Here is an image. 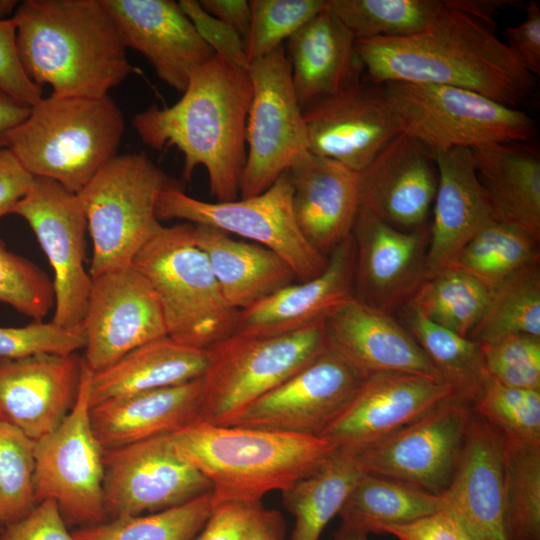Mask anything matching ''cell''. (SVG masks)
<instances>
[{"instance_id":"cell-1","label":"cell","mask_w":540,"mask_h":540,"mask_svg":"<svg viewBox=\"0 0 540 540\" xmlns=\"http://www.w3.org/2000/svg\"><path fill=\"white\" fill-rule=\"evenodd\" d=\"M472 0H454L423 30L404 37L356 40L365 80L383 85L423 83L467 89L518 108L533 76L494 32L470 15Z\"/></svg>"},{"instance_id":"cell-2","label":"cell","mask_w":540,"mask_h":540,"mask_svg":"<svg viewBox=\"0 0 540 540\" xmlns=\"http://www.w3.org/2000/svg\"><path fill=\"white\" fill-rule=\"evenodd\" d=\"M252 98L247 69L214 55L190 76L172 106H150L132 125L154 150L175 146L184 155L183 177L203 166L217 202L238 199L246 162V123Z\"/></svg>"},{"instance_id":"cell-3","label":"cell","mask_w":540,"mask_h":540,"mask_svg":"<svg viewBox=\"0 0 540 540\" xmlns=\"http://www.w3.org/2000/svg\"><path fill=\"white\" fill-rule=\"evenodd\" d=\"M12 18L24 71L53 95L106 96L132 71L103 0H25Z\"/></svg>"},{"instance_id":"cell-4","label":"cell","mask_w":540,"mask_h":540,"mask_svg":"<svg viewBox=\"0 0 540 540\" xmlns=\"http://www.w3.org/2000/svg\"><path fill=\"white\" fill-rule=\"evenodd\" d=\"M179 454L212 484L215 506L260 502L319 468L336 448L326 439L197 421L170 434Z\"/></svg>"},{"instance_id":"cell-5","label":"cell","mask_w":540,"mask_h":540,"mask_svg":"<svg viewBox=\"0 0 540 540\" xmlns=\"http://www.w3.org/2000/svg\"><path fill=\"white\" fill-rule=\"evenodd\" d=\"M124 130V115L109 95L51 94L31 107L7 148L33 177L78 193L117 155Z\"/></svg>"},{"instance_id":"cell-6","label":"cell","mask_w":540,"mask_h":540,"mask_svg":"<svg viewBox=\"0 0 540 540\" xmlns=\"http://www.w3.org/2000/svg\"><path fill=\"white\" fill-rule=\"evenodd\" d=\"M132 265L149 281L169 338L208 349L233 334L239 311L225 300L192 223L161 225Z\"/></svg>"},{"instance_id":"cell-7","label":"cell","mask_w":540,"mask_h":540,"mask_svg":"<svg viewBox=\"0 0 540 540\" xmlns=\"http://www.w3.org/2000/svg\"><path fill=\"white\" fill-rule=\"evenodd\" d=\"M167 179L144 152L117 154L76 193L93 243L91 278L132 265L162 225L156 202Z\"/></svg>"},{"instance_id":"cell-8","label":"cell","mask_w":540,"mask_h":540,"mask_svg":"<svg viewBox=\"0 0 540 540\" xmlns=\"http://www.w3.org/2000/svg\"><path fill=\"white\" fill-rule=\"evenodd\" d=\"M383 87L402 132L431 152L530 143L537 134L535 121L524 111L467 89L407 82Z\"/></svg>"},{"instance_id":"cell-9","label":"cell","mask_w":540,"mask_h":540,"mask_svg":"<svg viewBox=\"0 0 540 540\" xmlns=\"http://www.w3.org/2000/svg\"><path fill=\"white\" fill-rule=\"evenodd\" d=\"M323 323L272 337L230 335L209 347L199 421L229 424L316 359L327 350Z\"/></svg>"},{"instance_id":"cell-10","label":"cell","mask_w":540,"mask_h":540,"mask_svg":"<svg viewBox=\"0 0 540 540\" xmlns=\"http://www.w3.org/2000/svg\"><path fill=\"white\" fill-rule=\"evenodd\" d=\"M156 217L205 225L249 239L280 256L298 282L319 276L328 264V257L316 250L297 226L287 171L262 193L226 202L193 198L167 179L157 198Z\"/></svg>"},{"instance_id":"cell-11","label":"cell","mask_w":540,"mask_h":540,"mask_svg":"<svg viewBox=\"0 0 540 540\" xmlns=\"http://www.w3.org/2000/svg\"><path fill=\"white\" fill-rule=\"evenodd\" d=\"M92 370L83 360L77 400L63 421L35 443L34 489L37 504L56 501L67 526L106 521L104 450L90 421Z\"/></svg>"},{"instance_id":"cell-12","label":"cell","mask_w":540,"mask_h":540,"mask_svg":"<svg viewBox=\"0 0 540 540\" xmlns=\"http://www.w3.org/2000/svg\"><path fill=\"white\" fill-rule=\"evenodd\" d=\"M247 71L252 98L240 198L268 189L299 156L309 151L302 108L293 88L284 45L251 61Z\"/></svg>"},{"instance_id":"cell-13","label":"cell","mask_w":540,"mask_h":540,"mask_svg":"<svg viewBox=\"0 0 540 540\" xmlns=\"http://www.w3.org/2000/svg\"><path fill=\"white\" fill-rule=\"evenodd\" d=\"M12 214L29 224L54 271L52 321L81 328L92 278L84 267L88 227L77 194L52 179L34 177Z\"/></svg>"},{"instance_id":"cell-14","label":"cell","mask_w":540,"mask_h":540,"mask_svg":"<svg viewBox=\"0 0 540 540\" xmlns=\"http://www.w3.org/2000/svg\"><path fill=\"white\" fill-rule=\"evenodd\" d=\"M103 464L106 520L163 511L212 491L170 434L104 450Z\"/></svg>"},{"instance_id":"cell-15","label":"cell","mask_w":540,"mask_h":540,"mask_svg":"<svg viewBox=\"0 0 540 540\" xmlns=\"http://www.w3.org/2000/svg\"><path fill=\"white\" fill-rule=\"evenodd\" d=\"M471 405L451 398L382 441L354 454L364 473L441 495L464 443Z\"/></svg>"},{"instance_id":"cell-16","label":"cell","mask_w":540,"mask_h":540,"mask_svg":"<svg viewBox=\"0 0 540 540\" xmlns=\"http://www.w3.org/2000/svg\"><path fill=\"white\" fill-rule=\"evenodd\" d=\"M82 328L83 360L93 372L141 345L167 337L157 297L133 265L92 278Z\"/></svg>"},{"instance_id":"cell-17","label":"cell","mask_w":540,"mask_h":540,"mask_svg":"<svg viewBox=\"0 0 540 540\" xmlns=\"http://www.w3.org/2000/svg\"><path fill=\"white\" fill-rule=\"evenodd\" d=\"M310 153L362 171L398 134L383 85L364 78L302 108Z\"/></svg>"},{"instance_id":"cell-18","label":"cell","mask_w":540,"mask_h":540,"mask_svg":"<svg viewBox=\"0 0 540 540\" xmlns=\"http://www.w3.org/2000/svg\"><path fill=\"white\" fill-rule=\"evenodd\" d=\"M365 379L327 349L227 425L319 437Z\"/></svg>"},{"instance_id":"cell-19","label":"cell","mask_w":540,"mask_h":540,"mask_svg":"<svg viewBox=\"0 0 540 540\" xmlns=\"http://www.w3.org/2000/svg\"><path fill=\"white\" fill-rule=\"evenodd\" d=\"M352 237L354 298L373 309L397 313L428 279L429 225L400 230L359 208Z\"/></svg>"},{"instance_id":"cell-20","label":"cell","mask_w":540,"mask_h":540,"mask_svg":"<svg viewBox=\"0 0 540 540\" xmlns=\"http://www.w3.org/2000/svg\"><path fill=\"white\" fill-rule=\"evenodd\" d=\"M451 398L452 388L441 379L400 372L374 374L319 437L338 450L356 454Z\"/></svg>"},{"instance_id":"cell-21","label":"cell","mask_w":540,"mask_h":540,"mask_svg":"<svg viewBox=\"0 0 540 540\" xmlns=\"http://www.w3.org/2000/svg\"><path fill=\"white\" fill-rule=\"evenodd\" d=\"M438 173L431 151L400 133L359 172V208L394 228L429 225Z\"/></svg>"},{"instance_id":"cell-22","label":"cell","mask_w":540,"mask_h":540,"mask_svg":"<svg viewBox=\"0 0 540 540\" xmlns=\"http://www.w3.org/2000/svg\"><path fill=\"white\" fill-rule=\"evenodd\" d=\"M441 496L473 540H508L504 435L473 409L453 478Z\"/></svg>"},{"instance_id":"cell-23","label":"cell","mask_w":540,"mask_h":540,"mask_svg":"<svg viewBox=\"0 0 540 540\" xmlns=\"http://www.w3.org/2000/svg\"><path fill=\"white\" fill-rule=\"evenodd\" d=\"M82 366L76 353L0 357V421L34 441L52 432L77 400Z\"/></svg>"},{"instance_id":"cell-24","label":"cell","mask_w":540,"mask_h":540,"mask_svg":"<svg viewBox=\"0 0 540 540\" xmlns=\"http://www.w3.org/2000/svg\"><path fill=\"white\" fill-rule=\"evenodd\" d=\"M126 48L141 53L157 77L183 93L191 74L215 53L172 0H103Z\"/></svg>"},{"instance_id":"cell-25","label":"cell","mask_w":540,"mask_h":540,"mask_svg":"<svg viewBox=\"0 0 540 540\" xmlns=\"http://www.w3.org/2000/svg\"><path fill=\"white\" fill-rule=\"evenodd\" d=\"M323 328L327 349L363 378L400 372L441 379L394 314L373 309L353 297L326 318Z\"/></svg>"},{"instance_id":"cell-26","label":"cell","mask_w":540,"mask_h":540,"mask_svg":"<svg viewBox=\"0 0 540 540\" xmlns=\"http://www.w3.org/2000/svg\"><path fill=\"white\" fill-rule=\"evenodd\" d=\"M355 245L352 235L328 256L317 277L289 284L238 312L232 335L272 337L321 324L354 297Z\"/></svg>"},{"instance_id":"cell-27","label":"cell","mask_w":540,"mask_h":540,"mask_svg":"<svg viewBox=\"0 0 540 540\" xmlns=\"http://www.w3.org/2000/svg\"><path fill=\"white\" fill-rule=\"evenodd\" d=\"M287 172L297 226L305 239L328 257L352 235L359 210V172L309 151Z\"/></svg>"},{"instance_id":"cell-28","label":"cell","mask_w":540,"mask_h":540,"mask_svg":"<svg viewBox=\"0 0 540 540\" xmlns=\"http://www.w3.org/2000/svg\"><path fill=\"white\" fill-rule=\"evenodd\" d=\"M431 153L438 183L429 223L428 278L449 268L470 239L495 219L472 150L454 147Z\"/></svg>"},{"instance_id":"cell-29","label":"cell","mask_w":540,"mask_h":540,"mask_svg":"<svg viewBox=\"0 0 540 540\" xmlns=\"http://www.w3.org/2000/svg\"><path fill=\"white\" fill-rule=\"evenodd\" d=\"M285 43L301 108L363 79L356 39L328 5Z\"/></svg>"},{"instance_id":"cell-30","label":"cell","mask_w":540,"mask_h":540,"mask_svg":"<svg viewBox=\"0 0 540 540\" xmlns=\"http://www.w3.org/2000/svg\"><path fill=\"white\" fill-rule=\"evenodd\" d=\"M202 377L100 402L90 409L93 432L103 450L172 434L199 421Z\"/></svg>"},{"instance_id":"cell-31","label":"cell","mask_w":540,"mask_h":540,"mask_svg":"<svg viewBox=\"0 0 540 540\" xmlns=\"http://www.w3.org/2000/svg\"><path fill=\"white\" fill-rule=\"evenodd\" d=\"M494 218L540 240V157L530 143L471 149Z\"/></svg>"},{"instance_id":"cell-32","label":"cell","mask_w":540,"mask_h":540,"mask_svg":"<svg viewBox=\"0 0 540 540\" xmlns=\"http://www.w3.org/2000/svg\"><path fill=\"white\" fill-rule=\"evenodd\" d=\"M193 225L197 245L205 253L225 300L236 310L247 309L297 281L291 267L270 249L236 240L209 226Z\"/></svg>"},{"instance_id":"cell-33","label":"cell","mask_w":540,"mask_h":540,"mask_svg":"<svg viewBox=\"0 0 540 540\" xmlns=\"http://www.w3.org/2000/svg\"><path fill=\"white\" fill-rule=\"evenodd\" d=\"M209 364L208 349L188 347L168 336L151 341L92 372L90 405L201 378Z\"/></svg>"},{"instance_id":"cell-34","label":"cell","mask_w":540,"mask_h":540,"mask_svg":"<svg viewBox=\"0 0 540 540\" xmlns=\"http://www.w3.org/2000/svg\"><path fill=\"white\" fill-rule=\"evenodd\" d=\"M363 473L354 454L336 449L314 472L281 491L295 518L290 540H319Z\"/></svg>"},{"instance_id":"cell-35","label":"cell","mask_w":540,"mask_h":540,"mask_svg":"<svg viewBox=\"0 0 540 540\" xmlns=\"http://www.w3.org/2000/svg\"><path fill=\"white\" fill-rule=\"evenodd\" d=\"M441 495L395 479L363 473L341 507L342 524L366 533L445 509Z\"/></svg>"},{"instance_id":"cell-36","label":"cell","mask_w":540,"mask_h":540,"mask_svg":"<svg viewBox=\"0 0 540 540\" xmlns=\"http://www.w3.org/2000/svg\"><path fill=\"white\" fill-rule=\"evenodd\" d=\"M397 314L454 398L472 406L489 380L480 344L432 323L409 304Z\"/></svg>"},{"instance_id":"cell-37","label":"cell","mask_w":540,"mask_h":540,"mask_svg":"<svg viewBox=\"0 0 540 540\" xmlns=\"http://www.w3.org/2000/svg\"><path fill=\"white\" fill-rule=\"evenodd\" d=\"M539 241L496 219L483 226L450 267L472 276L492 292L507 278L539 264Z\"/></svg>"},{"instance_id":"cell-38","label":"cell","mask_w":540,"mask_h":540,"mask_svg":"<svg viewBox=\"0 0 540 540\" xmlns=\"http://www.w3.org/2000/svg\"><path fill=\"white\" fill-rule=\"evenodd\" d=\"M491 296L492 291L481 282L449 267L428 278L408 304L432 323L470 338Z\"/></svg>"},{"instance_id":"cell-39","label":"cell","mask_w":540,"mask_h":540,"mask_svg":"<svg viewBox=\"0 0 540 540\" xmlns=\"http://www.w3.org/2000/svg\"><path fill=\"white\" fill-rule=\"evenodd\" d=\"M454 0H328L329 9L356 40L415 34Z\"/></svg>"},{"instance_id":"cell-40","label":"cell","mask_w":540,"mask_h":540,"mask_svg":"<svg viewBox=\"0 0 540 540\" xmlns=\"http://www.w3.org/2000/svg\"><path fill=\"white\" fill-rule=\"evenodd\" d=\"M214 508L209 492L177 507L148 515L108 519L78 527L71 534L75 540H190Z\"/></svg>"},{"instance_id":"cell-41","label":"cell","mask_w":540,"mask_h":540,"mask_svg":"<svg viewBox=\"0 0 540 540\" xmlns=\"http://www.w3.org/2000/svg\"><path fill=\"white\" fill-rule=\"evenodd\" d=\"M514 334L540 336V266L526 267L502 282L470 339L490 343Z\"/></svg>"},{"instance_id":"cell-42","label":"cell","mask_w":540,"mask_h":540,"mask_svg":"<svg viewBox=\"0 0 540 540\" xmlns=\"http://www.w3.org/2000/svg\"><path fill=\"white\" fill-rule=\"evenodd\" d=\"M505 439L508 540H540V443Z\"/></svg>"},{"instance_id":"cell-43","label":"cell","mask_w":540,"mask_h":540,"mask_svg":"<svg viewBox=\"0 0 540 540\" xmlns=\"http://www.w3.org/2000/svg\"><path fill=\"white\" fill-rule=\"evenodd\" d=\"M35 443L0 421V524L27 516L37 505L34 489Z\"/></svg>"},{"instance_id":"cell-44","label":"cell","mask_w":540,"mask_h":540,"mask_svg":"<svg viewBox=\"0 0 540 540\" xmlns=\"http://www.w3.org/2000/svg\"><path fill=\"white\" fill-rule=\"evenodd\" d=\"M251 23L245 41L248 62L268 55L323 11L328 0H250Z\"/></svg>"},{"instance_id":"cell-45","label":"cell","mask_w":540,"mask_h":540,"mask_svg":"<svg viewBox=\"0 0 540 540\" xmlns=\"http://www.w3.org/2000/svg\"><path fill=\"white\" fill-rule=\"evenodd\" d=\"M471 407L504 436L540 443V390L510 387L489 379Z\"/></svg>"},{"instance_id":"cell-46","label":"cell","mask_w":540,"mask_h":540,"mask_svg":"<svg viewBox=\"0 0 540 540\" xmlns=\"http://www.w3.org/2000/svg\"><path fill=\"white\" fill-rule=\"evenodd\" d=\"M0 303L34 321H43L55 305L53 281L30 260L0 240Z\"/></svg>"},{"instance_id":"cell-47","label":"cell","mask_w":540,"mask_h":540,"mask_svg":"<svg viewBox=\"0 0 540 540\" xmlns=\"http://www.w3.org/2000/svg\"><path fill=\"white\" fill-rule=\"evenodd\" d=\"M480 346L489 379L540 390V336L514 334Z\"/></svg>"},{"instance_id":"cell-48","label":"cell","mask_w":540,"mask_h":540,"mask_svg":"<svg viewBox=\"0 0 540 540\" xmlns=\"http://www.w3.org/2000/svg\"><path fill=\"white\" fill-rule=\"evenodd\" d=\"M83 328L68 329L52 320L23 327H0V357L20 359L39 354H73L85 347Z\"/></svg>"},{"instance_id":"cell-49","label":"cell","mask_w":540,"mask_h":540,"mask_svg":"<svg viewBox=\"0 0 540 540\" xmlns=\"http://www.w3.org/2000/svg\"><path fill=\"white\" fill-rule=\"evenodd\" d=\"M178 3L216 55L240 68H248L245 41L232 27L207 13L196 0H180Z\"/></svg>"},{"instance_id":"cell-50","label":"cell","mask_w":540,"mask_h":540,"mask_svg":"<svg viewBox=\"0 0 540 540\" xmlns=\"http://www.w3.org/2000/svg\"><path fill=\"white\" fill-rule=\"evenodd\" d=\"M0 91L31 107L42 98V87L28 77L20 62L12 17L0 21Z\"/></svg>"},{"instance_id":"cell-51","label":"cell","mask_w":540,"mask_h":540,"mask_svg":"<svg viewBox=\"0 0 540 540\" xmlns=\"http://www.w3.org/2000/svg\"><path fill=\"white\" fill-rule=\"evenodd\" d=\"M0 540H75L56 501L45 499L19 521L3 527Z\"/></svg>"},{"instance_id":"cell-52","label":"cell","mask_w":540,"mask_h":540,"mask_svg":"<svg viewBox=\"0 0 540 540\" xmlns=\"http://www.w3.org/2000/svg\"><path fill=\"white\" fill-rule=\"evenodd\" d=\"M523 21L505 29V44L532 75H540V7L536 1L525 4Z\"/></svg>"},{"instance_id":"cell-53","label":"cell","mask_w":540,"mask_h":540,"mask_svg":"<svg viewBox=\"0 0 540 540\" xmlns=\"http://www.w3.org/2000/svg\"><path fill=\"white\" fill-rule=\"evenodd\" d=\"M260 502H225L215 506L201 530L190 540H243Z\"/></svg>"},{"instance_id":"cell-54","label":"cell","mask_w":540,"mask_h":540,"mask_svg":"<svg viewBox=\"0 0 540 540\" xmlns=\"http://www.w3.org/2000/svg\"><path fill=\"white\" fill-rule=\"evenodd\" d=\"M378 533L393 535L398 540H459V522L445 508L407 523L382 526Z\"/></svg>"},{"instance_id":"cell-55","label":"cell","mask_w":540,"mask_h":540,"mask_svg":"<svg viewBox=\"0 0 540 540\" xmlns=\"http://www.w3.org/2000/svg\"><path fill=\"white\" fill-rule=\"evenodd\" d=\"M33 178L7 147L0 149V219L12 213L28 192Z\"/></svg>"},{"instance_id":"cell-56","label":"cell","mask_w":540,"mask_h":540,"mask_svg":"<svg viewBox=\"0 0 540 540\" xmlns=\"http://www.w3.org/2000/svg\"><path fill=\"white\" fill-rule=\"evenodd\" d=\"M210 15L232 27L246 41L251 23V5L246 0H199Z\"/></svg>"},{"instance_id":"cell-57","label":"cell","mask_w":540,"mask_h":540,"mask_svg":"<svg viewBox=\"0 0 540 540\" xmlns=\"http://www.w3.org/2000/svg\"><path fill=\"white\" fill-rule=\"evenodd\" d=\"M286 526L282 514L266 509L262 503L252 514L243 540H286Z\"/></svg>"},{"instance_id":"cell-58","label":"cell","mask_w":540,"mask_h":540,"mask_svg":"<svg viewBox=\"0 0 540 540\" xmlns=\"http://www.w3.org/2000/svg\"><path fill=\"white\" fill-rule=\"evenodd\" d=\"M31 106L0 91V149L7 147L9 134L29 115Z\"/></svg>"},{"instance_id":"cell-59","label":"cell","mask_w":540,"mask_h":540,"mask_svg":"<svg viewBox=\"0 0 540 540\" xmlns=\"http://www.w3.org/2000/svg\"><path fill=\"white\" fill-rule=\"evenodd\" d=\"M333 540H368V533L342 524Z\"/></svg>"},{"instance_id":"cell-60","label":"cell","mask_w":540,"mask_h":540,"mask_svg":"<svg viewBox=\"0 0 540 540\" xmlns=\"http://www.w3.org/2000/svg\"><path fill=\"white\" fill-rule=\"evenodd\" d=\"M18 5L16 0H0V21L8 19L10 15L13 17Z\"/></svg>"},{"instance_id":"cell-61","label":"cell","mask_w":540,"mask_h":540,"mask_svg":"<svg viewBox=\"0 0 540 540\" xmlns=\"http://www.w3.org/2000/svg\"><path fill=\"white\" fill-rule=\"evenodd\" d=\"M459 522V521H458ZM459 540H473L459 523Z\"/></svg>"},{"instance_id":"cell-62","label":"cell","mask_w":540,"mask_h":540,"mask_svg":"<svg viewBox=\"0 0 540 540\" xmlns=\"http://www.w3.org/2000/svg\"><path fill=\"white\" fill-rule=\"evenodd\" d=\"M2 530H3V526L0 524V535H1Z\"/></svg>"}]
</instances>
